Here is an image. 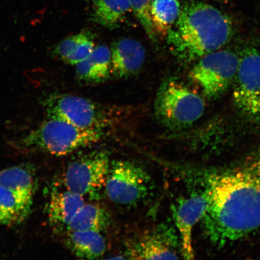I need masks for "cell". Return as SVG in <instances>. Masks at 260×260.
Listing matches in <instances>:
<instances>
[{
    "label": "cell",
    "mask_w": 260,
    "mask_h": 260,
    "mask_svg": "<svg viewBox=\"0 0 260 260\" xmlns=\"http://www.w3.org/2000/svg\"><path fill=\"white\" fill-rule=\"evenodd\" d=\"M208 207V200L204 190L190 196L178 198L172 205L171 211L175 227L181 243V254L186 259L194 258L192 243L193 228L202 220Z\"/></svg>",
    "instance_id": "cell-11"
},
{
    "label": "cell",
    "mask_w": 260,
    "mask_h": 260,
    "mask_svg": "<svg viewBox=\"0 0 260 260\" xmlns=\"http://www.w3.org/2000/svg\"><path fill=\"white\" fill-rule=\"evenodd\" d=\"M102 134L101 131L78 128L59 117L47 116L38 128L19 140L16 146L25 151L64 155L95 144Z\"/></svg>",
    "instance_id": "cell-3"
},
{
    "label": "cell",
    "mask_w": 260,
    "mask_h": 260,
    "mask_svg": "<svg viewBox=\"0 0 260 260\" xmlns=\"http://www.w3.org/2000/svg\"><path fill=\"white\" fill-rule=\"evenodd\" d=\"M233 28L228 16L202 2L188 3L167 36L172 50L181 59L199 60L218 51L232 38Z\"/></svg>",
    "instance_id": "cell-2"
},
{
    "label": "cell",
    "mask_w": 260,
    "mask_h": 260,
    "mask_svg": "<svg viewBox=\"0 0 260 260\" xmlns=\"http://www.w3.org/2000/svg\"><path fill=\"white\" fill-rule=\"evenodd\" d=\"M63 187L52 191L48 204L49 223L58 232L66 230L78 211L85 204L84 197Z\"/></svg>",
    "instance_id": "cell-14"
},
{
    "label": "cell",
    "mask_w": 260,
    "mask_h": 260,
    "mask_svg": "<svg viewBox=\"0 0 260 260\" xmlns=\"http://www.w3.org/2000/svg\"><path fill=\"white\" fill-rule=\"evenodd\" d=\"M95 48L92 35L87 32L64 39L54 47V56L64 62L76 65L88 58Z\"/></svg>",
    "instance_id": "cell-17"
},
{
    "label": "cell",
    "mask_w": 260,
    "mask_h": 260,
    "mask_svg": "<svg viewBox=\"0 0 260 260\" xmlns=\"http://www.w3.org/2000/svg\"><path fill=\"white\" fill-rule=\"evenodd\" d=\"M47 116H54L66 120L84 129L102 132L113 122L118 111L85 98L74 95L50 96L44 103Z\"/></svg>",
    "instance_id": "cell-6"
},
{
    "label": "cell",
    "mask_w": 260,
    "mask_h": 260,
    "mask_svg": "<svg viewBox=\"0 0 260 260\" xmlns=\"http://www.w3.org/2000/svg\"><path fill=\"white\" fill-rule=\"evenodd\" d=\"M92 19L106 28H115L132 11L128 0H92Z\"/></svg>",
    "instance_id": "cell-19"
},
{
    "label": "cell",
    "mask_w": 260,
    "mask_h": 260,
    "mask_svg": "<svg viewBox=\"0 0 260 260\" xmlns=\"http://www.w3.org/2000/svg\"><path fill=\"white\" fill-rule=\"evenodd\" d=\"M78 79L85 82H100L110 76L111 71V50L100 45L95 47L86 60L76 65Z\"/></svg>",
    "instance_id": "cell-16"
},
{
    "label": "cell",
    "mask_w": 260,
    "mask_h": 260,
    "mask_svg": "<svg viewBox=\"0 0 260 260\" xmlns=\"http://www.w3.org/2000/svg\"><path fill=\"white\" fill-rule=\"evenodd\" d=\"M208 207L202 220L214 245L237 241L260 227V148L233 167L206 174Z\"/></svg>",
    "instance_id": "cell-1"
},
{
    "label": "cell",
    "mask_w": 260,
    "mask_h": 260,
    "mask_svg": "<svg viewBox=\"0 0 260 260\" xmlns=\"http://www.w3.org/2000/svg\"><path fill=\"white\" fill-rule=\"evenodd\" d=\"M65 241L70 251L80 258H100L106 251V240L100 232L92 231L68 232Z\"/></svg>",
    "instance_id": "cell-15"
},
{
    "label": "cell",
    "mask_w": 260,
    "mask_h": 260,
    "mask_svg": "<svg viewBox=\"0 0 260 260\" xmlns=\"http://www.w3.org/2000/svg\"><path fill=\"white\" fill-rule=\"evenodd\" d=\"M105 188L112 202L131 207L149 196L153 189V183L142 166L129 160H114L110 162Z\"/></svg>",
    "instance_id": "cell-5"
},
{
    "label": "cell",
    "mask_w": 260,
    "mask_h": 260,
    "mask_svg": "<svg viewBox=\"0 0 260 260\" xmlns=\"http://www.w3.org/2000/svg\"><path fill=\"white\" fill-rule=\"evenodd\" d=\"M233 102L244 118L260 125V51L256 49H248L240 58Z\"/></svg>",
    "instance_id": "cell-7"
},
{
    "label": "cell",
    "mask_w": 260,
    "mask_h": 260,
    "mask_svg": "<svg viewBox=\"0 0 260 260\" xmlns=\"http://www.w3.org/2000/svg\"><path fill=\"white\" fill-rule=\"evenodd\" d=\"M181 243L176 228L161 223L129 244L126 255L135 259H177Z\"/></svg>",
    "instance_id": "cell-10"
},
{
    "label": "cell",
    "mask_w": 260,
    "mask_h": 260,
    "mask_svg": "<svg viewBox=\"0 0 260 260\" xmlns=\"http://www.w3.org/2000/svg\"><path fill=\"white\" fill-rule=\"evenodd\" d=\"M198 60L191 71V77L205 95L210 99H217L233 83L240 58L232 51L219 50Z\"/></svg>",
    "instance_id": "cell-8"
},
{
    "label": "cell",
    "mask_w": 260,
    "mask_h": 260,
    "mask_svg": "<svg viewBox=\"0 0 260 260\" xmlns=\"http://www.w3.org/2000/svg\"><path fill=\"white\" fill-rule=\"evenodd\" d=\"M179 0H152L151 17L155 34L167 37L181 12Z\"/></svg>",
    "instance_id": "cell-20"
},
{
    "label": "cell",
    "mask_w": 260,
    "mask_h": 260,
    "mask_svg": "<svg viewBox=\"0 0 260 260\" xmlns=\"http://www.w3.org/2000/svg\"><path fill=\"white\" fill-rule=\"evenodd\" d=\"M155 115L164 127L171 130L188 128L203 115L202 98L174 80L162 83L156 97Z\"/></svg>",
    "instance_id": "cell-4"
},
{
    "label": "cell",
    "mask_w": 260,
    "mask_h": 260,
    "mask_svg": "<svg viewBox=\"0 0 260 260\" xmlns=\"http://www.w3.org/2000/svg\"><path fill=\"white\" fill-rule=\"evenodd\" d=\"M132 11L141 22L146 35L151 40L156 41V34L151 17L152 0H128Z\"/></svg>",
    "instance_id": "cell-22"
},
{
    "label": "cell",
    "mask_w": 260,
    "mask_h": 260,
    "mask_svg": "<svg viewBox=\"0 0 260 260\" xmlns=\"http://www.w3.org/2000/svg\"><path fill=\"white\" fill-rule=\"evenodd\" d=\"M145 50L137 41L123 39L111 49L110 74L118 78L127 77L139 72L145 60Z\"/></svg>",
    "instance_id": "cell-12"
},
{
    "label": "cell",
    "mask_w": 260,
    "mask_h": 260,
    "mask_svg": "<svg viewBox=\"0 0 260 260\" xmlns=\"http://www.w3.org/2000/svg\"><path fill=\"white\" fill-rule=\"evenodd\" d=\"M30 212L12 191L0 186V223L7 226L21 223Z\"/></svg>",
    "instance_id": "cell-21"
},
{
    "label": "cell",
    "mask_w": 260,
    "mask_h": 260,
    "mask_svg": "<svg viewBox=\"0 0 260 260\" xmlns=\"http://www.w3.org/2000/svg\"><path fill=\"white\" fill-rule=\"evenodd\" d=\"M37 183L35 169L30 165L15 166L0 172V186L12 191L30 210Z\"/></svg>",
    "instance_id": "cell-13"
},
{
    "label": "cell",
    "mask_w": 260,
    "mask_h": 260,
    "mask_svg": "<svg viewBox=\"0 0 260 260\" xmlns=\"http://www.w3.org/2000/svg\"><path fill=\"white\" fill-rule=\"evenodd\" d=\"M111 217L105 208L96 204H84L67 228L65 232L92 231L102 233L108 229Z\"/></svg>",
    "instance_id": "cell-18"
},
{
    "label": "cell",
    "mask_w": 260,
    "mask_h": 260,
    "mask_svg": "<svg viewBox=\"0 0 260 260\" xmlns=\"http://www.w3.org/2000/svg\"><path fill=\"white\" fill-rule=\"evenodd\" d=\"M110 162L109 154L102 151L75 158L64 171L63 187L83 197L95 196L105 187Z\"/></svg>",
    "instance_id": "cell-9"
}]
</instances>
